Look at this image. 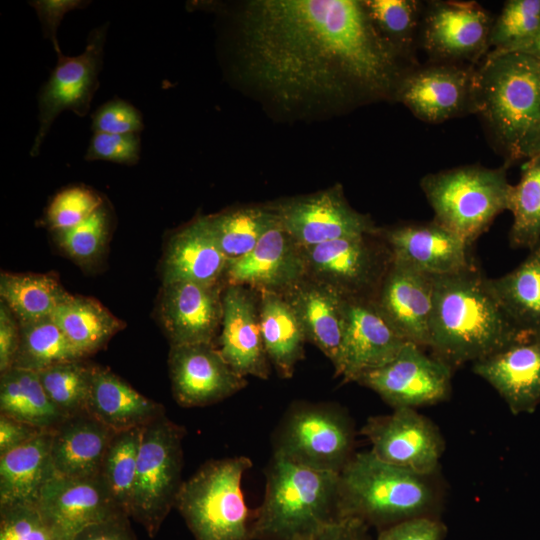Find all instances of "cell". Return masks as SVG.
<instances>
[{
    "mask_svg": "<svg viewBox=\"0 0 540 540\" xmlns=\"http://www.w3.org/2000/svg\"><path fill=\"white\" fill-rule=\"evenodd\" d=\"M51 318L85 357L102 349L125 324L93 298L70 295Z\"/></svg>",
    "mask_w": 540,
    "mask_h": 540,
    "instance_id": "cell-33",
    "label": "cell"
},
{
    "mask_svg": "<svg viewBox=\"0 0 540 540\" xmlns=\"http://www.w3.org/2000/svg\"><path fill=\"white\" fill-rule=\"evenodd\" d=\"M105 203L93 189L84 185L63 188L46 209V222L54 232L68 230L90 217Z\"/></svg>",
    "mask_w": 540,
    "mask_h": 540,
    "instance_id": "cell-44",
    "label": "cell"
},
{
    "mask_svg": "<svg viewBox=\"0 0 540 540\" xmlns=\"http://www.w3.org/2000/svg\"><path fill=\"white\" fill-rule=\"evenodd\" d=\"M169 377L174 400L182 407H204L231 397L246 387L222 357L216 343L170 346Z\"/></svg>",
    "mask_w": 540,
    "mask_h": 540,
    "instance_id": "cell-18",
    "label": "cell"
},
{
    "mask_svg": "<svg viewBox=\"0 0 540 540\" xmlns=\"http://www.w3.org/2000/svg\"><path fill=\"white\" fill-rule=\"evenodd\" d=\"M93 132L109 134H140L144 129L141 112L131 103L118 97L101 106L91 116Z\"/></svg>",
    "mask_w": 540,
    "mask_h": 540,
    "instance_id": "cell-47",
    "label": "cell"
},
{
    "mask_svg": "<svg viewBox=\"0 0 540 540\" xmlns=\"http://www.w3.org/2000/svg\"><path fill=\"white\" fill-rule=\"evenodd\" d=\"M51 431L0 455V507L36 504L45 484L54 477L50 455Z\"/></svg>",
    "mask_w": 540,
    "mask_h": 540,
    "instance_id": "cell-30",
    "label": "cell"
},
{
    "mask_svg": "<svg viewBox=\"0 0 540 540\" xmlns=\"http://www.w3.org/2000/svg\"><path fill=\"white\" fill-rule=\"evenodd\" d=\"M222 304V323L216 344L222 357L245 378L268 379L271 363L261 331L259 292L241 285H227Z\"/></svg>",
    "mask_w": 540,
    "mask_h": 540,
    "instance_id": "cell-20",
    "label": "cell"
},
{
    "mask_svg": "<svg viewBox=\"0 0 540 540\" xmlns=\"http://www.w3.org/2000/svg\"><path fill=\"white\" fill-rule=\"evenodd\" d=\"M259 296L261 331L267 356L279 376L289 379L305 356L308 341L304 328L283 294L262 291Z\"/></svg>",
    "mask_w": 540,
    "mask_h": 540,
    "instance_id": "cell-32",
    "label": "cell"
},
{
    "mask_svg": "<svg viewBox=\"0 0 540 540\" xmlns=\"http://www.w3.org/2000/svg\"><path fill=\"white\" fill-rule=\"evenodd\" d=\"M183 426L166 414L142 427L129 517L155 537L183 483Z\"/></svg>",
    "mask_w": 540,
    "mask_h": 540,
    "instance_id": "cell-9",
    "label": "cell"
},
{
    "mask_svg": "<svg viewBox=\"0 0 540 540\" xmlns=\"http://www.w3.org/2000/svg\"><path fill=\"white\" fill-rule=\"evenodd\" d=\"M42 431L30 424L0 414V455L27 443Z\"/></svg>",
    "mask_w": 540,
    "mask_h": 540,
    "instance_id": "cell-52",
    "label": "cell"
},
{
    "mask_svg": "<svg viewBox=\"0 0 540 540\" xmlns=\"http://www.w3.org/2000/svg\"><path fill=\"white\" fill-rule=\"evenodd\" d=\"M509 211L513 223L509 232L512 248L533 249L540 244V152L529 158L517 184L512 185Z\"/></svg>",
    "mask_w": 540,
    "mask_h": 540,
    "instance_id": "cell-39",
    "label": "cell"
},
{
    "mask_svg": "<svg viewBox=\"0 0 540 540\" xmlns=\"http://www.w3.org/2000/svg\"><path fill=\"white\" fill-rule=\"evenodd\" d=\"M433 290V275L392 259L374 301L407 342L428 348Z\"/></svg>",
    "mask_w": 540,
    "mask_h": 540,
    "instance_id": "cell-22",
    "label": "cell"
},
{
    "mask_svg": "<svg viewBox=\"0 0 540 540\" xmlns=\"http://www.w3.org/2000/svg\"><path fill=\"white\" fill-rule=\"evenodd\" d=\"M228 258L215 240L205 216L197 217L168 241L163 261V284L189 281L224 284Z\"/></svg>",
    "mask_w": 540,
    "mask_h": 540,
    "instance_id": "cell-26",
    "label": "cell"
},
{
    "mask_svg": "<svg viewBox=\"0 0 540 540\" xmlns=\"http://www.w3.org/2000/svg\"><path fill=\"white\" fill-rule=\"evenodd\" d=\"M302 251L305 276L345 297L374 299L392 262L379 235L341 238Z\"/></svg>",
    "mask_w": 540,
    "mask_h": 540,
    "instance_id": "cell-10",
    "label": "cell"
},
{
    "mask_svg": "<svg viewBox=\"0 0 540 540\" xmlns=\"http://www.w3.org/2000/svg\"><path fill=\"white\" fill-rule=\"evenodd\" d=\"M540 28V0H508L494 18L490 51L508 53L528 41Z\"/></svg>",
    "mask_w": 540,
    "mask_h": 540,
    "instance_id": "cell-42",
    "label": "cell"
},
{
    "mask_svg": "<svg viewBox=\"0 0 540 540\" xmlns=\"http://www.w3.org/2000/svg\"><path fill=\"white\" fill-rule=\"evenodd\" d=\"M348 411L330 402H294L277 425L273 453L298 465L339 474L355 454Z\"/></svg>",
    "mask_w": 540,
    "mask_h": 540,
    "instance_id": "cell-8",
    "label": "cell"
},
{
    "mask_svg": "<svg viewBox=\"0 0 540 540\" xmlns=\"http://www.w3.org/2000/svg\"><path fill=\"white\" fill-rule=\"evenodd\" d=\"M366 10L380 34L411 67L419 66L416 49L424 4L417 0H366Z\"/></svg>",
    "mask_w": 540,
    "mask_h": 540,
    "instance_id": "cell-37",
    "label": "cell"
},
{
    "mask_svg": "<svg viewBox=\"0 0 540 540\" xmlns=\"http://www.w3.org/2000/svg\"><path fill=\"white\" fill-rule=\"evenodd\" d=\"M92 365L81 359L37 372L45 393L64 418L88 413Z\"/></svg>",
    "mask_w": 540,
    "mask_h": 540,
    "instance_id": "cell-41",
    "label": "cell"
},
{
    "mask_svg": "<svg viewBox=\"0 0 540 540\" xmlns=\"http://www.w3.org/2000/svg\"><path fill=\"white\" fill-rule=\"evenodd\" d=\"M228 260L248 254L265 234L280 224L273 205H247L205 216Z\"/></svg>",
    "mask_w": 540,
    "mask_h": 540,
    "instance_id": "cell-35",
    "label": "cell"
},
{
    "mask_svg": "<svg viewBox=\"0 0 540 540\" xmlns=\"http://www.w3.org/2000/svg\"><path fill=\"white\" fill-rule=\"evenodd\" d=\"M239 28L245 78L284 108L394 99L413 69L377 30L363 1H251Z\"/></svg>",
    "mask_w": 540,
    "mask_h": 540,
    "instance_id": "cell-1",
    "label": "cell"
},
{
    "mask_svg": "<svg viewBox=\"0 0 540 540\" xmlns=\"http://www.w3.org/2000/svg\"><path fill=\"white\" fill-rule=\"evenodd\" d=\"M20 342L19 323L9 309L1 301L0 304V374L14 365Z\"/></svg>",
    "mask_w": 540,
    "mask_h": 540,
    "instance_id": "cell-50",
    "label": "cell"
},
{
    "mask_svg": "<svg viewBox=\"0 0 540 540\" xmlns=\"http://www.w3.org/2000/svg\"><path fill=\"white\" fill-rule=\"evenodd\" d=\"M433 279L428 349L453 369L532 338L512 324L477 266Z\"/></svg>",
    "mask_w": 540,
    "mask_h": 540,
    "instance_id": "cell-2",
    "label": "cell"
},
{
    "mask_svg": "<svg viewBox=\"0 0 540 540\" xmlns=\"http://www.w3.org/2000/svg\"><path fill=\"white\" fill-rule=\"evenodd\" d=\"M378 235L393 260L430 275L451 274L476 266L472 246L434 219L380 227Z\"/></svg>",
    "mask_w": 540,
    "mask_h": 540,
    "instance_id": "cell-19",
    "label": "cell"
},
{
    "mask_svg": "<svg viewBox=\"0 0 540 540\" xmlns=\"http://www.w3.org/2000/svg\"><path fill=\"white\" fill-rule=\"evenodd\" d=\"M111 211L106 203L80 224L55 232L58 244L74 260L91 262L102 252L111 228Z\"/></svg>",
    "mask_w": 540,
    "mask_h": 540,
    "instance_id": "cell-43",
    "label": "cell"
},
{
    "mask_svg": "<svg viewBox=\"0 0 540 540\" xmlns=\"http://www.w3.org/2000/svg\"><path fill=\"white\" fill-rule=\"evenodd\" d=\"M281 294L296 312L307 341L318 347L335 369L344 334V296L306 276Z\"/></svg>",
    "mask_w": 540,
    "mask_h": 540,
    "instance_id": "cell-27",
    "label": "cell"
},
{
    "mask_svg": "<svg viewBox=\"0 0 540 540\" xmlns=\"http://www.w3.org/2000/svg\"><path fill=\"white\" fill-rule=\"evenodd\" d=\"M507 169L472 164L425 175L420 187L434 220L473 246L499 214L509 211Z\"/></svg>",
    "mask_w": 540,
    "mask_h": 540,
    "instance_id": "cell-7",
    "label": "cell"
},
{
    "mask_svg": "<svg viewBox=\"0 0 540 540\" xmlns=\"http://www.w3.org/2000/svg\"><path fill=\"white\" fill-rule=\"evenodd\" d=\"M510 52L526 54L540 61V28L532 38Z\"/></svg>",
    "mask_w": 540,
    "mask_h": 540,
    "instance_id": "cell-54",
    "label": "cell"
},
{
    "mask_svg": "<svg viewBox=\"0 0 540 540\" xmlns=\"http://www.w3.org/2000/svg\"><path fill=\"white\" fill-rule=\"evenodd\" d=\"M309 540H371V538L366 524L352 518H341L325 526Z\"/></svg>",
    "mask_w": 540,
    "mask_h": 540,
    "instance_id": "cell-53",
    "label": "cell"
},
{
    "mask_svg": "<svg viewBox=\"0 0 540 540\" xmlns=\"http://www.w3.org/2000/svg\"><path fill=\"white\" fill-rule=\"evenodd\" d=\"M0 414L48 431L65 419L45 393L38 373L16 367L0 374Z\"/></svg>",
    "mask_w": 540,
    "mask_h": 540,
    "instance_id": "cell-34",
    "label": "cell"
},
{
    "mask_svg": "<svg viewBox=\"0 0 540 540\" xmlns=\"http://www.w3.org/2000/svg\"><path fill=\"white\" fill-rule=\"evenodd\" d=\"M115 433L89 413L65 418L51 430L50 455L54 475L98 477Z\"/></svg>",
    "mask_w": 540,
    "mask_h": 540,
    "instance_id": "cell-28",
    "label": "cell"
},
{
    "mask_svg": "<svg viewBox=\"0 0 540 540\" xmlns=\"http://www.w3.org/2000/svg\"><path fill=\"white\" fill-rule=\"evenodd\" d=\"M282 227L301 246L332 240L378 235L380 227L353 209L340 186L273 204Z\"/></svg>",
    "mask_w": 540,
    "mask_h": 540,
    "instance_id": "cell-16",
    "label": "cell"
},
{
    "mask_svg": "<svg viewBox=\"0 0 540 540\" xmlns=\"http://www.w3.org/2000/svg\"><path fill=\"white\" fill-rule=\"evenodd\" d=\"M514 414L532 413L540 404V338H528L473 363Z\"/></svg>",
    "mask_w": 540,
    "mask_h": 540,
    "instance_id": "cell-25",
    "label": "cell"
},
{
    "mask_svg": "<svg viewBox=\"0 0 540 540\" xmlns=\"http://www.w3.org/2000/svg\"><path fill=\"white\" fill-rule=\"evenodd\" d=\"M36 505L63 540H71L88 525L127 516L115 505L99 476H54L43 487Z\"/></svg>",
    "mask_w": 540,
    "mask_h": 540,
    "instance_id": "cell-24",
    "label": "cell"
},
{
    "mask_svg": "<svg viewBox=\"0 0 540 540\" xmlns=\"http://www.w3.org/2000/svg\"><path fill=\"white\" fill-rule=\"evenodd\" d=\"M439 474L395 466L370 450L355 452L339 473V519H356L380 530L414 518L439 517L444 500Z\"/></svg>",
    "mask_w": 540,
    "mask_h": 540,
    "instance_id": "cell-4",
    "label": "cell"
},
{
    "mask_svg": "<svg viewBox=\"0 0 540 540\" xmlns=\"http://www.w3.org/2000/svg\"><path fill=\"white\" fill-rule=\"evenodd\" d=\"M476 66L429 62L409 70L399 82L394 100L427 123L475 114Z\"/></svg>",
    "mask_w": 540,
    "mask_h": 540,
    "instance_id": "cell-15",
    "label": "cell"
},
{
    "mask_svg": "<svg viewBox=\"0 0 540 540\" xmlns=\"http://www.w3.org/2000/svg\"><path fill=\"white\" fill-rule=\"evenodd\" d=\"M71 294L49 274L7 273L0 276V296L19 324L51 317Z\"/></svg>",
    "mask_w": 540,
    "mask_h": 540,
    "instance_id": "cell-36",
    "label": "cell"
},
{
    "mask_svg": "<svg viewBox=\"0 0 540 540\" xmlns=\"http://www.w3.org/2000/svg\"><path fill=\"white\" fill-rule=\"evenodd\" d=\"M252 540H309L339 519V474L307 468L273 453Z\"/></svg>",
    "mask_w": 540,
    "mask_h": 540,
    "instance_id": "cell-5",
    "label": "cell"
},
{
    "mask_svg": "<svg viewBox=\"0 0 540 540\" xmlns=\"http://www.w3.org/2000/svg\"><path fill=\"white\" fill-rule=\"evenodd\" d=\"M0 540H63L36 504L0 507Z\"/></svg>",
    "mask_w": 540,
    "mask_h": 540,
    "instance_id": "cell-45",
    "label": "cell"
},
{
    "mask_svg": "<svg viewBox=\"0 0 540 540\" xmlns=\"http://www.w3.org/2000/svg\"><path fill=\"white\" fill-rule=\"evenodd\" d=\"M406 343L374 299L344 296V334L335 376L356 382L393 360Z\"/></svg>",
    "mask_w": 540,
    "mask_h": 540,
    "instance_id": "cell-17",
    "label": "cell"
},
{
    "mask_svg": "<svg viewBox=\"0 0 540 540\" xmlns=\"http://www.w3.org/2000/svg\"><path fill=\"white\" fill-rule=\"evenodd\" d=\"M19 326L20 342L13 367L39 372L59 363L86 358L51 317Z\"/></svg>",
    "mask_w": 540,
    "mask_h": 540,
    "instance_id": "cell-38",
    "label": "cell"
},
{
    "mask_svg": "<svg viewBox=\"0 0 540 540\" xmlns=\"http://www.w3.org/2000/svg\"><path fill=\"white\" fill-rule=\"evenodd\" d=\"M447 532L439 517H420L380 529L374 540H445Z\"/></svg>",
    "mask_w": 540,
    "mask_h": 540,
    "instance_id": "cell-48",
    "label": "cell"
},
{
    "mask_svg": "<svg viewBox=\"0 0 540 540\" xmlns=\"http://www.w3.org/2000/svg\"><path fill=\"white\" fill-rule=\"evenodd\" d=\"M141 154L140 134H109L94 132L84 155L87 161H109L132 166Z\"/></svg>",
    "mask_w": 540,
    "mask_h": 540,
    "instance_id": "cell-46",
    "label": "cell"
},
{
    "mask_svg": "<svg viewBox=\"0 0 540 540\" xmlns=\"http://www.w3.org/2000/svg\"><path fill=\"white\" fill-rule=\"evenodd\" d=\"M360 434L379 459L416 473H440L444 438L429 418L412 408H397L386 415L369 417Z\"/></svg>",
    "mask_w": 540,
    "mask_h": 540,
    "instance_id": "cell-14",
    "label": "cell"
},
{
    "mask_svg": "<svg viewBox=\"0 0 540 540\" xmlns=\"http://www.w3.org/2000/svg\"><path fill=\"white\" fill-rule=\"evenodd\" d=\"M424 349L407 342L393 360L361 375L355 383L374 391L393 409L444 402L451 394L454 369Z\"/></svg>",
    "mask_w": 540,
    "mask_h": 540,
    "instance_id": "cell-13",
    "label": "cell"
},
{
    "mask_svg": "<svg viewBox=\"0 0 540 540\" xmlns=\"http://www.w3.org/2000/svg\"><path fill=\"white\" fill-rule=\"evenodd\" d=\"M141 432L142 427L116 432L107 448L99 473V478L109 496L128 517L136 477Z\"/></svg>",
    "mask_w": 540,
    "mask_h": 540,
    "instance_id": "cell-40",
    "label": "cell"
},
{
    "mask_svg": "<svg viewBox=\"0 0 540 540\" xmlns=\"http://www.w3.org/2000/svg\"><path fill=\"white\" fill-rule=\"evenodd\" d=\"M107 29V23L94 28L81 54L71 57L62 53L57 56L56 66L39 91V128L30 156L39 154L43 141L60 113L69 110L79 117L87 115L99 87L98 76L103 64Z\"/></svg>",
    "mask_w": 540,
    "mask_h": 540,
    "instance_id": "cell-12",
    "label": "cell"
},
{
    "mask_svg": "<svg viewBox=\"0 0 540 540\" xmlns=\"http://www.w3.org/2000/svg\"><path fill=\"white\" fill-rule=\"evenodd\" d=\"M89 3L90 1L83 0H35L29 2V5L37 13L44 38L52 42L57 56L62 54L57 40V30L64 15L70 11L82 9Z\"/></svg>",
    "mask_w": 540,
    "mask_h": 540,
    "instance_id": "cell-49",
    "label": "cell"
},
{
    "mask_svg": "<svg viewBox=\"0 0 540 540\" xmlns=\"http://www.w3.org/2000/svg\"><path fill=\"white\" fill-rule=\"evenodd\" d=\"M494 18L475 1L424 4L419 46L429 62L477 66L490 51Z\"/></svg>",
    "mask_w": 540,
    "mask_h": 540,
    "instance_id": "cell-11",
    "label": "cell"
},
{
    "mask_svg": "<svg viewBox=\"0 0 540 540\" xmlns=\"http://www.w3.org/2000/svg\"><path fill=\"white\" fill-rule=\"evenodd\" d=\"M71 540H137L128 516H119L88 525Z\"/></svg>",
    "mask_w": 540,
    "mask_h": 540,
    "instance_id": "cell-51",
    "label": "cell"
},
{
    "mask_svg": "<svg viewBox=\"0 0 540 540\" xmlns=\"http://www.w3.org/2000/svg\"><path fill=\"white\" fill-rule=\"evenodd\" d=\"M486 283L512 324L540 338V244L512 271Z\"/></svg>",
    "mask_w": 540,
    "mask_h": 540,
    "instance_id": "cell-31",
    "label": "cell"
},
{
    "mask_svg": "<svg viewBox=\"0 0 540 540\" xmlns=\"http://www.w3.org/2000/svg\"><path fill=\"white\" fill-rule=\"evenodd\" d=\"M224 284H162L158 315L170 346L215 343L221 328Z\"/></svg>",
    "mask_w": 540,
    "mask_h": 540,
    "instance_id": "cell-21",
    "label": "cell"
},
{
    "mask_svg": "<svg viewBox=\"0 0 540 540\" xmlns=\"http://www.w3.org/2000/svg\"><path fill=\"white\" fill-rule=\"evenodd\" d=\"M252 465L246 456L211 459L183 481L175 507L195 540H252L254 513L242 492Z\"/></svg>",
    "mask_w": 540,
    "mask_h": 540,
    "instance_id": "cell-6",
    "label": "cell"
},
{
    "mask_svg": "<svg viewBox=\"0 0 540 540\" xmlns=\"http://www.w3.org/2000/svg\"><path fill=\"white\" fill-rule=\"evenodd\" d=\"M475 114L505 165L540 152V61L526 54H487L476 66Z\"/></svg>",
    "mask_w": 540,
    "mask_h": 540,
    "instance_id": "cell-3",
    "label": "cell"
},
{
    "mask_svg": "<svg viewBox=\"0 0 540 540\" xmlns=\"http://www.w3.org/2000/svg\"><path fill=\"white\" fill-rule=\"evenodd\" d=\"M87 410L114 432L141 428L165 414L162 404L139 393L110 369L95 364Z\"/></svg>",
    "mask_w": 540,
    "mask_h": 540,
    "instance_id": "cell-29",
    "label": "cell"
},
{
    "mask_svg": "<svg viewBox=\"0 0 540 540\" xmlns=\"http://www.w3.org/2000/svg\"><path fill=\"white\" fill-rule=\"evenodd\" d=\"M305 277L302 247L281 223L245 256L228 260L223 283L283 293Z\"/></svg>",
    "mask_w": 540,
    "mask_h": 540,
    "instance_id": "cell-23",
    "label": "cell"
}]
</instances>
